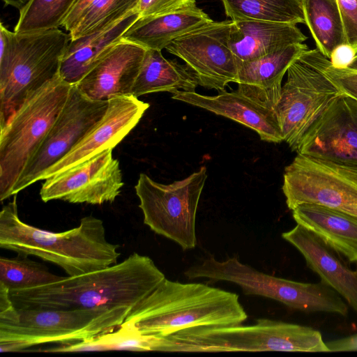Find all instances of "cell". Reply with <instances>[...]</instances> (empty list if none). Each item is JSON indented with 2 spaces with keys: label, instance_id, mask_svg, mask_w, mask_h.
Returning a JSON list of instances; mask_svg holds the SVG:
<instances>
[{
  "label": "cell",
  "instance_id": "cell-10",
  "mask_svg": "<svg viewBox=\"0 0 357 357\" xmlns=\"http://www.w3.org/2000/svg\"><path fill=\"white\" fill-rule=\"evenodd\" d=\"M282 191L291 211L308 203L357 216V162L297 153L284 169Z\"/></svg>",
  "mask_w": 357,
  "mask_h": 357
},
{
  "label": "cell",
  "instance_id": "cell-9",
  "mask_svg": "<svg viewBox=\"0 0 357 357\" xmlns=\"http://www.w3.org/2000/svg\"><path fill=\"white\" fill-rule=\"evenodd\" d=\"M206 170L202 166L188 177L170 184L158 183L141 173L135 186L144 223L183 250L197 245L196 214L207 178Z\"/></svg>",
  "mask_w": 357,
  "mask_h": 357
},
{
  "label": "cell",
  "instance_id": "cell-29",
  "mask_svg": "<svg viewBox=\"0 0 357 357\" xmlns=\"http://www.w3.org/2000/svg\"><path fill=\"white\" fill-rule=\"evenodd\" d=\"M78 0H30L20 11L14 29L18 34L41 32L63 26Z\"/></svg>",
  "mask_w": 357,
  "mask_h": 357
},
{
  "label": "cell",
  "instance_id": "cell-28",
  "mask_svg": "<svg viewBox=\"0 0 357 357\" xmlns=\"http://www.w3.org/2000/svg\"><path fill=\"white\" fill-rule=\"evenodd\" d=\"M231 20L305 23L301 0H221Z\"/></svg>",
  "mask_w": 357,
  "mask_h": 357
},
{
  "label": "cell",
  "instance_id": "cell-27",
  "mask_svg": "<svg viewBox=\"0 0 357 357\" xmlns=\"http://www.w3.org/2000/svg\"><path fill=\"white\" fill-rule=\"evenodd\" d=\"M305 24L317 50L327 59L340 46L347 45L337 0H301Z\"/></svg>",
  "mask_w": 357,
  "mask_h": 357
},
{
  "label": "cell",
  "instance_id": "cell-37",
  "mask_svg": "<svg viewBox=\"0 0 357 357\" xmlns=\"http://www.w3.org/2000/svg\"><path fill=\"white\" fill-rule=\"evenodd\" d=\"M347 68L357 72V53L356 54Z\"/></svg>",
  "mask_w": 357,
  "mask_h": 357
},
{
  "label": "cell",
  "instance_id": "cell-25",
  "mask_svg": "<svg viewBox=\"0 0 357 357\" xmlns=\"http://www.w3.org/2000/svg\"><path fill=\"white\" fill-rule=\"evenodd\" d=\"M197 80L185 65L165 58L160 50H146L132 95L156 92H194Z\"/></svg>",
  "mask_w": 357,
  "mask_h": 357
},
{
  "label": "cell",
  "instance_id": "cell-3",
  "mask_svg": "<svg viewBox=\"0 0 357 357\" xmlns=\"http://www.w3.org/2000/svg\"><path fill=\"white\" fill-rule=\"evenodd\" d=\"M247 318L235 293L165 278L122 324L142 335L167 337L190 328L241 325Z\"/></svg>",
  "mask_w": 357,
  "mask_h": 357
},
{
  "label": "cell",
  "instance_id": "cell-5",
  "mask_svg": "<svg viewBox=\"0 0 357 357\" xmlns=\"http://www.w3.org/2000/svg\"><path fill=\"white\" fill-rule=\"evenodd\" d=\"M303 351L329 349L319 331L310 327L269 319L251 326L195 327L160 337L158 351Z\"/></svg>",
  "mask_w": 357,
  "mask_h": 357
},
{
  "label": "cell",
  "instance_id": "cell-33",
  "mask_svg": "<svg viewBox=\"0 0 357 357\" xmlns=\"http://www.w3.org/2000/svg\"><path fill=\"white\" fill-rule=\"evenodd\" d=\"M347 43L357 53V0H337Z\"/></svg>",
  "mask_w": 357,
  "mask_h": 357
},
{
  "label": "cell",
  "instance_id": "cell-8",
  "mask_svg": "<svg viewBox=\"0 0 357 357\" xmlns=\"http://www.w3.org/2000/svg\"><path fill=\"white\" fill-rule=\"evenodd\" d=\"M184 275L189 280L206 278L233 282L246 295L271 298L306 312H323L342 316L348 313L343 298L322 282L304 283L268 275L242 264L236 257L218 261L211 256L189 267Z\"/></svg>",
  "mask_w": 357,
  "mask_h": 357
},
{
  "label": "cell",
  "instance_id": "cell-4",
  "mask_svg": "<svg viewBox=\"0 0 357 357\" xmlns=\"http://www.w3.org/2000/svg\"><path fill=\"white\" fill-rule=\"evenodd\" d=\"M71 40L59 28L18 34L0 24V128L33 93L59 75Z\"/></svg>",
  "mask_w": 357,
  "mask_h": 357
},
{
  "label": "cell",
  "instance_id": "cell-32",
  "mask_svg": "<svg viewBox=\"0 0 357 357\" xmlns=\"http://www.w3.org/2000/svg\"><path fill=\"white\" fill-rule=\"evenodd\" d=\"M195 4V0H139V17H149L174 12Z\"/></svg>",
  "mask_w": 357,
  "mask_h": 357
},
{
  "label": "cell",
  "instance_id": "cell-18",
  "mask_svg": "<svg viewBox=\"0 0 357 357\" xmlns=\"http://www.w3.org/2000/svg\"><path fill=\"white\" fill-rule=\"evenodd\" d=\"M145 52L144 47L122 40L75 86L93 100L132 95Z\"/></svg>",
  "mask_w": 357,
  "mask_h": 357
},
{
  "label": "cell",
  "instance_id": "cell-23",
  "mask_svg": "<svg viewBox=\"0 0 357 357\" xmlns=\"http://www.w3.org/2000/svg\"><path fill=\"white\" fill-rule=\"evenodd\" d=\"M297 224L313 232L349 261L357 262V216L315 204L292 210Z\"/></svg>",
  "mask_w": 357,
  "mask_h": 357
},
{
  "label": "cell",
  "instance_id": "cell-30",
  "mask_svg": "<svg viewBox=\"0 0 357 357\" xmlns=\"http://www.w3.org/2000/svg\"><path fill=\"white\" fill-rule=\"evenodd\" d=\"M47 266L27 257L0 258V283L10 291L35 287L61 280Z\"/></svg>",
  "mask_w": 357,
  "mask_h": 357
},
{
  "label": "cell",
  "instance_id": "cell-1",
  "mask_svg": "<svg viewBox=\"0 0 357 357\" xmlns=\"http://www.w3.org/2000/svg\"><path fill=\"white\" fill-rule=\"evenodd\" d=\"M165 279L148 256L134 252L121 262L47 284L10 291L20 308L132 309Z\"/></svg>",
  "mask_w": 357,
  "mask_h": 357
},
{
  "label": "cell",
  "instance_id": "cell-12",
  "mask_svg": "<svg viewBox=\"0 0 357 357\" xmlns=\"http://www.w3.org/2000/svg\"><path fill=\"white\" fill-rule=\"evenodd\" d=\"M108 100H93L73 85L67 101L42 144L18 179L13 196L40 181L43 174L64 157L102 119Z\"/></svg>",
  "mask_w": 357,
  "mask_h": 357
},
{
  "label": "cell",
  "instance_id": "cell-19",
  "mask_svg": "<svg viewBox=\"0 0 357 357\" xmlns=\"http://www.w3.org/2000/svg\"><path fill=\"white\" fill-rule=\"evenodd\" d=\"M282 237L301 252L321 282L335 290L357 313V268H351L340 252L298 224L282 233Z\"/></svg>",
  "mask_w": 357,
  "mask_h": 357
},
{
  "label": "cell",
  "instance_id": "cell-34",
  "mask_svg": "<svg viewBox=\"0 0 357 357\" xmlns=\"http://www.w3.org/2000/svg\"><path fill=\"white\" fill-rule=\"evenodd\" d=\"M356 52L348 45L336 48L329 59L331 65L336 68H346L353 60Z\"/></svg>",
  "mask_w": 357,
  "mask_h": 357
},
{
  "label": "cell",
  "instance_id": "cell-14",
  "mask_svg": "<svg viewBox=\"0 0 357 357\" xmlns=\"http://www.w3.org/2000/svg\"><path fill=\"white\" fill-rule=\"evenodd\" d=\"M106 150L66 172L45 179L40 196L44 202L72 204L113 202L124 185L119 161Z\"/></svg>",
  "mask_w": 357,
  "mask_h": 357
},
{
  "label": "cell",
  "instance_id": "cell-7",
  "mask_svg": "<svg viewBox=\"0 0 357 357\" xmlns=\"http://www.w3.org/2000/svg\"><path fill=\"white\" fill-rule=\"evenodd\" d=\"M73 85L58 75L30 96L0 128V200L14 188L63 109Z\"/></svg>",
  "mask_w": 357,
  "mask_h": 357
},
{
  "label": "cell",
  "instance_id": "cell-16",
  "mask_svg": "<svg viewBox=\"0 0 357 357\" xmlns=\"http://www.w3.org/2000/svg\"><path fill=\"white\" fill-rule=\"evenodd\" d=\"M297 153L357 162V100L341 93L301 141Z\"/></svg>",
  "mask_w": 357,
  "mask_h": 357
},
{
  "label": "cell",
  "instance_id": "cell-13",
  "mask_svg": "<svg viewBox=\"0 0 357 357\" xmlns=\"http://www.w3.org/2000/svg\"><path fill=\"white\" fill-rule=\"evenodd\" d=\"M231 20L212 21L173 40L165 49L180 58L198 85L218 92L237 83L239 60L229 46Z\"/></svg>",
  "mask_w": 357,
  "mask_h": 357
},
{
  "label": "cell",
  "instance_id": "cell-2",
  "mask_svg": "<svg viewBox=\"0 0 357 357\" xmlns=\"http://www.w3.org/2000/svg\"><path fill=\"white\" fill-rule=\"evenodd\" d=\"M16 195L0 212L1 248L20 256H36L57 265L69 276L102 269L118 262L119 246L108 241L100 218L85 216L73 229L49 231L20 218Z\"/></svg>",
  "mask_w": 357,
  "mask_h": 357
},
{
  "label": "cell",
  "instance_id": "cell-6",
  "mask_svg": "<svg viewBox=\"0 0 357 357\" xmlns=\"http://www.w3.org/2000/svg\"><path fill=\"white\" fill-rule=\"evenodd\" d=\"M132 309L15 308L0 316V351H20L47 343L69 344L119 327Z\"/></svg>",
  "mask_w": 357,
  "mask_h": 357
},
{
  "label": "cell",
  "instance_id": "cell-20",
  "mask_svg": "<svg viewBox=\"0 0 357 357\" xmlns=\"http://www.w3.org/2000/svg\"><path fill=\"white\" fill-rule=\"evenodd\" d=\"M307 50L308 47L303 43L252 60H239L238 88L253 98L277 107L284 74L290 65Z\"/></svg>",
  "mask_w": 357,
  "mask_h": 357
},
{
  "label": "cell",
  "instance_id": "cell-31",
  "mask_svg": "<svg viewBox=\"0 0 357 357\" xmlns=\"http://www.w3.org/2000/svg\"><path fill=\"white\" fill-rule=\"evenodd\" d=\"M300 57L323 73L342 93L357 100V72L333 67L317 49L307 50Z\"/></svg>",
  "mask_w": 357,
  "mask_h": 357
},
{
  "label": "cell",
  "instance_id": "cell-36",
  "mask_svg": "<svg viewBox=\"0 0 357 357\" xmlns=\"http://www.w3.org/2000/svg\"><path fill=\"white\" fill-rule=\"evenodd\" d=\"M5 4L11 6L20 11L30 0H2Z\"/></svg>",
  "mask_w": 357,
  "mask_h": 357
},
{
  "label": "cell",
  "instance_id": "cell-22",
  "mask_svg": "<svg viewBox=\"0 0 357 357\" xmlns=\"http://www.w3.org/2000/svg\"><path fill=\"white\" fill-rule=\"evenodd\" d=\"M213 20L195 4L149 17H139L124 33L122 40L146 50H162L175 39Z\"/></svg>",
  "mask_w": 357,
  "mask_h": 357
},
{
  "label": "cell",
  "instance_id": "cell-21",
  "mask_svg": "<svg viewBox=\"0 0 357 357\" xmlns=\"http://www.w3.org/2000/svg\"><path fill=\"white\" fill-rule=\"evenodd\" d=\"M297 24L231 20L229 46L242 61L252 60L307 38Z\"/></svg>",
  "mask_w": 357,
  "mask_h": 357
},
{
  "label": "cell",
  "instance_id": "cell-35",
  "mask_svg": "<svg viewBox=\"0 0 357 357\" xmlns=\"http://www.w3.org/2000/svg\"><path fill=\"white\" fill-rule=\"evenodd\" d=\"M329 351H357V334L326 342Z\"/></svg>",
  "mask_w": 357,
  "mask_h": 357
},
{
  "label": "cell",
  "instance_id": "cell-15",
  "mask_svg": "<svg viewBox=\"0 0 357 357\" xmlns=\"http://www.w3.org/2000/svg\"><path fill=\"white\" fill-rule=\"evenodd\" d=\"M149 106L133 95L110 98L102 119L64 157L50 167L40 180L66 172L106 150L114 149L137 125Z\"/></svg>",
  "mask_w": 357,
  "mask_h": 357
},
{
  "label": "cell",
  "instance_id": "cell-24",
  "mask_svg": "<svg viewBox=\"0 0 357 357\" xmlns=\"http://www.w3.org/2000/svg\"><path fill=\"white\" fill-rule=\"evenodd\" d=\"M139 18L135 10L103 31L71 40L61 59V77L69 84L76 85L122 40L124 33Z\"/></svg>",
  "mask_w": 357,
  "mask_h": 357
},
{
  "label": "cell",
  "instance_id": "cell-17",
  "mask_svg": "<svg viewBox=\"0 0 357 357\" xmlns=\"http://www.w3.org/2000/svg\"><path fill=\"white\" fill-rule=\"evenodd\" d=\"M172 98L230 119L255 131L261 140L283 142L276 107L253 98L238 88L224 91L215 96H206L195 91H178Z\"/></svg>",
  "mask_w": 357,
  "mask_h": 357
},
{
  "label": "cell",
  "instance_id": "cell-26",
  "mask_svg": "<svg viewBox=\"0 0 357 357\" xmlns=\"http://www.w3.org/2000/svg\"><path fill=\"white\" fill-rule=\"evenodd\" d=\"M139 0H78L62 26L71 40L103 31L137 10Z\"/></svg>",
  "mask_w": 357,
  "mask_h": 357
},
{
  "label": "cell",
  "instance_id": "cell-11",
  "mask_svg": "<svg viewBox=\"0 0 357 357\" xmlns=\"http://www.w3.org/2000/svg\"><path fill=\"white\" fill-rule=\"evenodd\" d=\"M287 73L276 112L283 140L296 151L307 130L342 93L323 73L300 56Z\"/></svg>",
  "mask_w": 357,
  "mask_h": 357
}]
</instances>
